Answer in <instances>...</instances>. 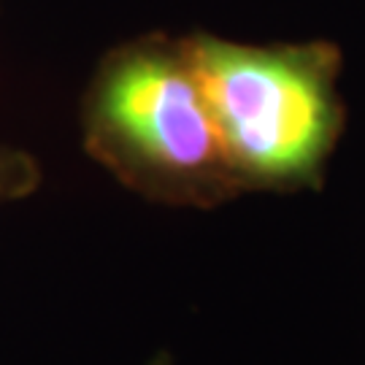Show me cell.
<instances>
[{
    "mask_svg": "<svg viewBox=\"0 0 365 365\" xmlns=\"http://www.w3.org/2000/svg\"><path fill=\"white\" fill-rule=\"evenodd\" d=\"M78 125L84 152L152 203L217 209L244 195L184 36L146 33L108 49Z\"/></svg>",
    "mask_w": 365,
    "mask_h": 365,
    "instance_id": "cell-1",
    "label": "cell"
},
{
    "mask_svg": "<svg viewBox=\"0 0 365 365\" xmlns=\"http://www.w3.org/2000/svg\"><path fill=\"white\" fill-rule=\"evenodd\" d=\"M241 192L319 190L346 125L333 41L184 36Z\"/></svg>",
    "mask_w": 365,
    "mask_h": 365,
    "instance_id": "cell-2",
    "label": "cell"
},
{
    "mask_svg": "<svg viewBox=\"0 0 365 365\" xmlns=\"http://www.w3.org/2000/svg\"><path fill=\"white\" fill-rule=\"evenodd\" d=\"M41 184L38 160L14 146H0V209L33 195Z\"/></svg>",
    "mask_w": 365,
    "mask_h": 365,
    "instance_id": "cell-3",
    "label": "cell"
}]
</instances>
